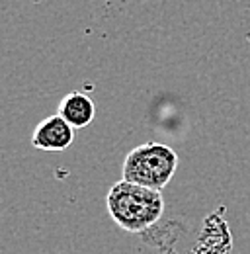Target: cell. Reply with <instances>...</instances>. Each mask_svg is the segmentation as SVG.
Masks as SVG:
<instances>
[{"mask_svg":"<svg viewBox=\"0 0 250 254\" xmlns=\"http://www.w3.org/2000/svg\"><path fill=\"white\" fill-rule=\"evenodd\" d=\"M108 213L118 227L129 233H141L153 227L164 213V199L158 190H151L122 180L106 195Z\"/></svg>","mask_w":250,"mask_h":254,"instance_id":"6da1fadb","label":"cell"},{"mask_svg":"<svg viewBox=\"0 0 250 254\" xmlns=\"http://www.w3.org/2000/svg\"><path fill=\"white\" fill-rule=\"evenodd\" d=\"M176 168L178 155L164 143L149 141L127 153L122 174L127 182L160 191L172 180Z\"/></svg>","mask_w":250,"mask_h":254,"instance_id":"7a4b0ae2","label":"cell"},{"mask_svg":"<svg viewBox=\"0 0 250 254\" xmlns=\"http://www.w3.org/2000/svg\"><path fill=\"white\" fill-rule=\"evenodd\" d=\"M74 141V127L61 116L45 118L31 133V145L39 151H66Z\"/></svg>","mask_w":250,"mask_h":254,"instance_id":"3957f363","label":"cell"},{"mask_svg":"<svg viewBox=\"0 0 250 254\" xmlns=\"http://www.w3.org/2000/svg\"><path fill=\"white\" fill-rule=\"evenodd\" d=\"M57 114L74 129H82L92 124L94 116H96V106L90 96L76 90V92H68L62 98Z\"/></svg>","mask_w":250,"mask_h":254,"instance_id":"277c9868","label":"cell"}]
</instances>
